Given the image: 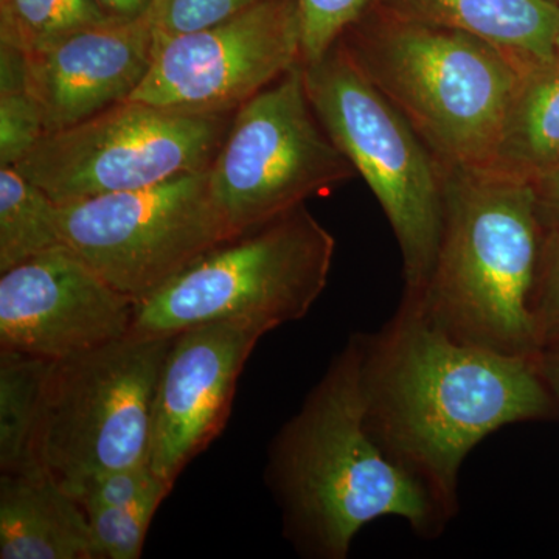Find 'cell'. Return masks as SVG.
<instances>
[{
	"mask_svg": "<svg viewBox=\"0 0 559 559\" xmlns=\"http://www.w3.org/2000/svg\"><path fill=\"white\" fill-rule=\"evenodd\" d=\"M366 423L382 450L450 513L471 451L516 423L558 417L559 401L535 356H510L451 340L417 305L374 333H359Z\"/></svg>",
	"mask_w": 559,
	"mask_h": 559,
	"instance_id": "6da1fadb",
	"label": "cell"
},
{
	"mask_svg": "<svg viewBox=\"0 0 559 559\" xmlns=\"http://www.w3.org/2000/svg\"><path fill=\"white\" fill-rule=\"evenodd\" d=\"M360 358L356 333L278 430L267 455L266 481L285 536L307 558H347L360 530L382 518L406 521L425 539L439 538L452 521L371 436Z\"/></svg>",
	"mask_w": 559,
	"mask_h": 559,
	"instance_id": "7a4b0ae2",
	"label": "cell"
},
{
	"mask_svg": "<svg viewBox=\"0 0 559 559\" xmlns=\"http://www.w3.org/2000/svg\"><path fill=\"white\" fill-rule=\"evenodd\" d=\"M444 189L436 263L421 293L403 299L451 340L535 356L532 294L546 234L535 187L491 170L444 165Z\"/></svg>",
	"mask_w": 559,
	"mask_h": 559,
	"instance_id": "3957f363",
	"label": "cell"
},
{
	"mask_svg": "<svg viewBox=\"0 0 559 559\" xmlns=\"http://www.w3.org/2000/svg\"><path fill=\"white\" fill-rule=\"evenodd\" d=\"M337 44L444 165L491 168L525 66L466 33L374 7Z\"/></svg>",
	"mask_w": 559,
	"mask_h": 559,
	"instance_id": "277c9868",
	"label": "cell"
},
{
	"mask_svg": "<svg viewBox=\"0 0 559 559\" xmlns=\"http://www.w3.org/2000/svg\"><path fill=\"white\" fill-rule=\"evenodd\" d=\"M316 117L388 218L403 260L404 297L428 282L443 230L444 165L340 44L301 64Z\"/></svg>",
	"mask_w": 559,
	"mask_h": 559,
	"instance_id": "5b68a950",
	"label": "cell"
},
{
	"mask_svg": "<svg viewBox=\"0 0 559 559\" xmlns=\"http://www.w3.org/2000/svg\"><path fill=\"white\" fill-rule=\"evenodd\" d=\"M336 240L308 210L221 242L139 304L131 333L173 336L219 320H257L272 329L304 319L329 285Z\"/></svg>",
	"mask_w": 559,
	"mask_h": 559,
	"instance_id": "8992f818",
	"label": "cell"
},
{
	"mask_svg": "<svg viewBox=\"0 0 559 559\" xmlns=\"http://www.w3.org/2000/svg\"><path fill=\"white\" fill-rule=\"evenodd\" d=\"M173 337L130 333L51 360L33 459L73 498L98 474L148 463L154 399Z\"/></svg>",
	"mask_w": 559,
	"mask_h": 559,
	"instance_id": "52a82bcc",
	"label": "cell"
},
{
	"mask_svg": "<svg viewBox=\"0 0 559 559\" xmlns=\"http://www.w3.org/2000/svg\"><path fill=\"white\" fill-rule=\"evenodd\" d=\"M355 175L316 117L301 62L235 110L209 168L213 200L231 237Z\"/></svg>",
	"mask_w": 559,
	"mask_h": 559,
	"instance_id": "ba28073f",
	"label": "cell"
},
{
	"mask_svg": "<svg viewBox=\"0 0 559 559\" xmlns=\"http://www.w3.org/2000/svg\"><path fill=\"white\" fill-rule=\"evenodd\" d=\"M231 116L124 100L44 135L14 167L60 205L142 190L207 170Z\"/></svg>",
	"mask_w": 559,
	"mask_h": 559,
	"instance_id": "9c48e42d",
	"label": "cell"
},
{
	"mask_svg": "<svg viewBox=\"0 0 559 559\" xmlns=\"http://www.w3.org/2000/svg\"><path fill=\"white\" fill-rule=\"evenodd\" d=\"M60 227L68 248L138 304L234 238L213 200L209 168L61 204Z\"/></svg>",
	"mask_w": 559,
	"mask_h": 559,
	"instance_id": "30bf717a",
	"label": "cell"
},
{
	"mask_svg": "<svg viewBox=\"0 0 559 559\" xmlns=\"http://www.w3.org/2000/svg\"><path fill=\"white\" fill-rule=\"evenodd\" d=\"M300 62L297 0H267L229 21L162 40L130 100L231 116Z\"/></svg>",
	"mask_w": 559,
	"mask_h": 559,
	"instance_id": "8fae6325",
	"label": "cell"
},
{
	"mask_svg": "<svg viewBox=\"0 0 559 559\" xmlns=\"http://www.w3.org/2000/svg\"><path fill=\"white\" fill-rule=\"evenodd\" d=\"M138 308L61 245L0 274V352L72 358L128 336Z\"/></svg>",
	"mask_w": 559,
	"mask_h": 559,
	"instance_id": "7c38bea8",
	"label": "cell"
},
{
	"mask_svg": "<svg viewBox=\"0 0 559 559\" xmlns=\"http://www.w3.org/2000/svg\"><path fill=\"white\" fill-rule=\"evenodd\" d=\"M271 325L219 320L173 337L157 382L148 463L165 484L218 439L229 421L238 378Z\"/></svg>",
	"mask_w": 559,
	"mask_h": 559,
	"instance_id": "4fadbf2b",
	"label": "cell"
},
{
	"mask_svg": "<svg viewBox=\"0 0 559 559\" xmlns=\"http://www.w3.org/2000/svg\"><path fill=\"white\" fill-rule=\"evenodd\" d=\"M148 17L109 20L27 55V86L47 134L97 116L138 91L153 62Z\"/></svg>",
	"mask_w": 559,
	"mask_h": 559,
	"instance_id": "5bb4252c",
	"label": "cell"
},
{
	"mask_svg": "<svg viewBox=\"0 0 559 559\" xmlns=\"http://www.w3.org/2000/svg\"><path fill=\"white\" fill-rule=\"evenodd\" d=\"M0 558L102 559L79 500L39 466L0 477Z\"/></svg>",
	"mask_w": 559,
	"mask_h": 559,
	"instance_id": "9a60e30c",
	"label": "cell"
},
{
	"mask_svg": "<svg viewBox=\"0 0 559 559\" xmlns=\"http://www.w3.org/2000/svg\"><path fill=\"white\" fill-rule=\"evenodd\" d=\"M390 16L466 33L525 68L559 57L557 0H373Z\"/></svg>",
	"mask_w": 559,
	"mask_h": 559,
	"instance_id": "2e32d148",
	"label": "cell"
},
{
	"mask_svg": "<svg viewBox=\"0 0 559 559\" xmlns=\"http://www.w3.org/2000/svg\"><path fill=\"white\" fill-rule=\"evenodd\" d=\"M559 165V57L522 72L489 170L536 182Z\"/></svg>",
	"mask_w": 559,
	"mask_h": 559,
	"instance_id": "e0dca14e",
	"label": "cell"
},
{
	"mask_svg": "<svg viewBox=\"0 0 559 559\" xmlns=\"http://www.w3.org/2000/svg\"><path fill=\"white\" fill-rule=\"evenodd\" d=\"M61 245L60 204L16 167H0V274Z\"/></svg>",
	"mask_w": 559,
	"mask_h": 559,
	"instance_id": "ac0fdd59",
	"label": "cell"
},
{
	"mask_svg": "<svg viewBox=\"0 0 559 559\" xmlns=\"http://www.w3.org/2000/svg\"><path fill=\"white\" fill-rule=\"evenodd\" d=\"M51 360L0 352V469L38 466L33 440Z\"/></svg>",
	"mask_w": 559,
	"mask_h": 559,
	"instance_id": "d6986e66",
	"label": "cell"
},
{
	"mask_svg": "<svg viewBox=\"0 0 559 559\" xmlns=\"http://www.w3.org/2000/svg\"><path fill=\"white\" fill-rule=\"evenodd\" d=\"M106 21L94 0H0V44L28 55Z\"/></svg>",
	"mask_w": 559,
	"mask_h": 559,
	"instance_id": "ffe728a7",
	"label": "cell"
},
{
	"mask_svg": "<svg viewBox=\"0 0 559 559\" xmlns=\"http://www.w3.org/2000/svg\"><path fill=\"white\" fill-rule=\"evenodd\" d=\"M168 495L170 491L162 489L130 506L87 510L92 538L102 559L142 557L151 521Z\"/></svg>",
	"mask_w": 559,
	"mask_h": 559,
	"instance_id": "44dd1931",
	"label": "cell"
},
{
	"mask_svg": "<svg viewBox=\"0 0 559 559\" xmlns=\"http://www.w3.org/2000/svg\"><path fill=\"white\" fill-rule=\"evenodd\" d=\"M267 0H151L148 17L156 46L183 33L229 21Z\"/></svg>",
	"mask_w": 559,
	"mask_h": 559,
	"instance_id": "7402d4cb",
	"label": "cell"
},
{
	"mask_svg": "<svg viewBox=\"0 0 559 559\" xmlns=\"http://www.w3.org/2000/svg\"><path fill=\"white\" fill-rule=\"evenodd\" d=\"M371 3L373 0H297L301 64L322 58Z\"/></svg>",
	"mask_w": 559,
	"mask_h": 559,
	"instance_id": "603a6c76",
	"label": "cell"
},
{
	"mask_svg": "<svg viewBox=\"0 0 559 559\" xmlns=\"http://www.w3.org/2000/svg\"><path fill=\"white\" fill-rule=\"evenodd\" d=\"M47 134L43 110L28 87L0 91V167H14Z\"/></svg>",
	"mask_w": 559,
	"mask_h": 559,
	"instance_id": "cb8c5ba5",
	"label": "cell"
},
{
	"mask_svg": "<svg viewBox=\"0 0 559 559\" xmlns=\"http://www.w3.org/2000/svg\"><path fill=\"white\" fill-rule=\"evenodd\" d=\"M171 491V487L159 479L150 463L106 471L87 481L75 499L84 511L123 507L145 498L151 492Z\"/></svg>",
	"mask_w": 559,
	"mask_h": 559,
	"instance_id": "d4e9b609",
	"label": "cell"
},
{
	"mask_svg": "<svg viewBox=\"0 0 559 559\" xmlns=\"http://www.w3.org/2000/svg\"><path fill=\"white\" fill-rule=\"evenodd\" d=\"M539 349L559 348V227L546 230L532 294Z\"/></svg>",
	"mask_w": 559,
	"mask_h": 559,
	"instance_id": "484cf974",
	"label": "cell"
},
{
	"mask_svg": "<svg viewBox=\"0 0 559 559\" xmlns=\"http://www.w3.org/2000/svg\"><path fill=\"white\" fill-rule=\"evenodd\" d=\"M536 193V204L544 229L559 227V165L543 178L533 182Z\"/></svg>",
	"mask_w": 559,
	"mask_h": 559,
	"instance_id": "4316f807",
	"label": "cell"
},
{
	"mask_svg": "<svg viewBox=\"0 0 559 559\" xmlns=\"http://www.w3.org/2000/svg\"><path fill=\"white\" fill-rule=\"evenodd\" d=\"M109 20L131 21L145 16L151 0H94Z\"/></svg>",
	"mask_w": 559,
	"mask_h": 559,
	"instance_id": "83f0119b",
	"label": "cell"
},
{
	"mask_svg": "<svg viewBox=\"0 0 559 559\" xmlns=\"http://www.w3.org/2000/svg\"><path fill=\"white\" fill-rule=\"evenodd\" d=\"M536 364H538L540 377L559 401V348L539 349L536 353Z\"/></svg>",
	"mask_w": 559,
	"mask_h": 559,
	"instance_id": "f1b7e54d",
	"label": "cell"
},
{
	"mask_svg": "<svg viewBox=\"0 0 559 559\" xmlns=\"http://www.w3.org/2000/svg\"><path fill=\"white\" fill-rule=\"evenodd\" d=\"M557 2H559V0H557Z\"/></svg>",
	"mask_w": 559,
	"mask_h": 559,
	"instance_id": "f546056e",
	"label": "cell"
}]
</instances>
